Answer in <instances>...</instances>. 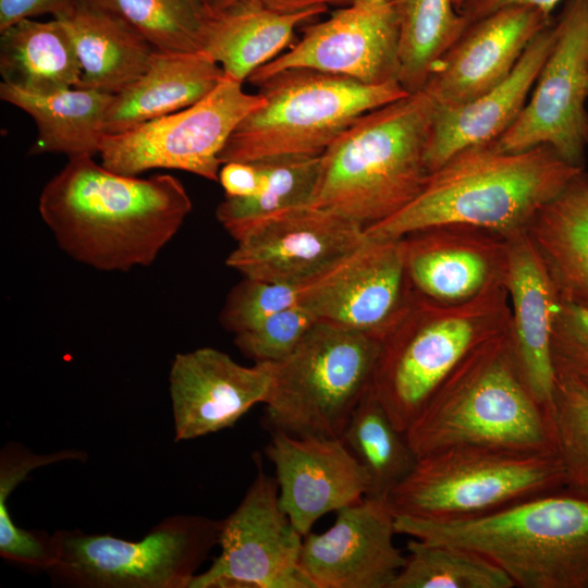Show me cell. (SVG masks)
Here are the masks:
<instances>
[{
	"label": "cell",
	"instance_id": "d590c367",
	"mask_svg": "<svg viewBox=\"0 0 588 588\" xmlns=\"http://www.w3.org/2000/svg\"><path fill=\"white\" fill-rule=\"evenodd\" d=\"M296 305H301L298 286L243 277L228 294L219 321L226 331L237 334Z\"/></svg>",
	"mask_w": 588,
	"mask_h": 588
},
{
	"label": "cell",
	"instance_id": "7bdbcfd3",
	"mask_svg": "<svg viewBox=\"0 0 588 588\" xmlns=\"http://www.w3.org/2000/svg\"><path fill=\"white\" fill-rule=\"evenodd\" d=\"M216 12H221L242 4L248 0H208Z\"/></svg>",
	"mask_w": 588,
	"mask_h": 588
},
{
	"label": "cell",
	"instance_id": "e0dca14e",
	"mask_svg": "<svg viewBox=\"0 0 588 588\" xmlns=\"http://www.w3.org/2000/svg\"><path fill=\"white\" fill-rule=\"evenodd\" d=\"M396 534L388 500L365 497L324 532L304 536L301 568L315 588H391L405 561Z\"/></svg>",
	"mask_w": 588,
	"mask_h": 588
},
{
	"label": "cell",
	"instance_id": "4316f807",
	"mask_svg": "<svg viewBox=\"0 0 588 588\" xmlns=\"http://www.w3.org/2000/svg\"><path fill=\"white\" fill-rule=\"evenodd\" d=\"M327 10L319 5L284 14L248 0L216 13L203 51L222 68L224 76L243 83L291 44L302 23Z\"/></svg>",
	"mask_w": 588,
	"mask_h": 588
},
{
	"label": "cell",
	"instance_id": "5b68a950",
	"mask_svg": "<svg viewBox=\"0 0 588 588\" xmlns=\"http://www.w3.org/2000/svg\"><path fill=\"white\" fill-rule=\"evenodd\" d=\"M509 330L469 354L406 429L417 457L465 445L555 452L548 413L520 373Z\"/></svg>",
	"mask_w": 588,
	"mask_h": 588
},
{
	"label": "cell",
	"instance_id": "8d00e7d4",
	"mask_svg": "<svg viewBox=\"0 0 588 588\" xmlns=\"http://www.w3.org/2000/svg\"><path fill=\"white\" fill-rule=\"evenodd\" d=\"M318 322L303 305L281 310L258 326L234 334L238 351L254 363H278L286 358Z\"/></svg>",
	"mask_w": 588,
	"mask_h": 588
},
{
	"label": "cell",
	"instance_id": "d4e9b609",
	"mask_svg": "<svg viewBox=\"0 0 588 588\" xmlns=\"http://www.w3.org/2000/svg\"><path fill=\"white\" fill-rule=\"evenodd\" d=\"M54 19L64 25L74 45L82 88L121 93L146 72L157 50L121 17L75 1L66 14Z\"/></svg>",
	"mask_w": 588,
	"mask_h": 588
},
{
	"label": "cell",
	"instance_id": "ac0fdd59",
	"mask_svg": "<svg viewBox=\"0 0 588 588\" xmlns=\"http://www.w3.org/2000/svg\"><path fill=\"white\" fill-rule=\"evenodd\" d=\"M273 363L243 366L213 347L175 355L169 391L174 440L185 441L231 428L269 392Z\"/></svg>",
	"mask_w": 588,
	"mask_h": 588
},
{
	"label": "cell",
	"instance_id": "9a60e30c",
	"mask_svg": "<svg viewBox=\"0 0 588 588\" xmlns=\"http://www.w3.org/2000/svg\"><path fill=\"white\" fill-rule=\"evenodd\" d=\"M299 287V304L318 321L382 339L412 284L404 238L366 240Z\"/></svg>",
	"mask_w": 588,
	"mask_h": 588
},
{
	"label": "cell",
	"instance_id": "ba28073f",
	"mask_svg": "<svg viewBox=\"0 0 588 588\" xmlns=\"http://www.w3.org/2000/svg\"><path fill=\"white\" fill-rule=\"evenodd\" d=\"M380 339L318 321L284 359L273 363L264 420L270 431L341 438L371 385Z\"/></svg>",
	"mask_w": 588,
	"mask_h": 588
},
{
	"label": "cell",
	"instance_id": "d6a6232c",
	"mask_svg": "<svg viewBox=\"0 0 588 588\" xmlns=\"http://www.w3.org/2000/svg\"><path fill=\"white\" fill-rule=\"evenodd\" d=\"M391 588H514L490 560L462 547L412 538Z\"/></svg>",
	"mask_w": 588,
	"mask_h": 588
},
{
	"label": "cell",
	"instance_id": "836d02e7",
	"mask_svg": "<svg viewBox=\"0 0 588 588\" xmlns=\"http://www.w3.org/2000/svg\"><path fill=\"white\" fill-rule=\"evenodd\" d=\"M264 173L260 189L248 197H226L216 218L232 236L244 225L267 215L309 204L319 173L320 156L256 161Z\"/></svg>",
	"mask_w": 588,
	"mask_h": 588
},
{
	"label": "cell",
	"instance_id": "8992f818",
	"mask_svg": "<svg viewBox=\"0 0 588 588\" xmlns=\"http://www.w3.org/2000/svg\"><path fill=\"white\" fill-rule=\"evenodd\" d=\"M505 283L462 304L434 302L413 289L380 340L371 388L393 424L406 431L428 400L483 343L510 329Z\"/></svg>",
	"mask_w": 588,
	"mask_h": 588
},
{
	"label": "cell",
	"instance_id": "ab89813d",
	"mask_svg": "<svg viewBox=\"0 0 588 588\" xmlns=\"http://www.w3.org/2000/svg\"><path fill=\"white\" fill-rule=\"evenodd\" d=\"M74 0H0V32L25 19L42 14L54 17L66 14Z\"/></svg>",
	"mask_w": 588,
	"mask_h": 588
},
{
	"label": "cell",
	"instance_id": "e575fe53",
	"mask_svg": "<svg viewBox=\"0 0 588 588\" xmlns=\"http://www.w3.org/2000/svg\"><path fill=\"white\" fill-rule=\"evenodd\" d=\"M555 378L548 412L553 448L564 471L565 488L588 497V384L573 376Z\"/></svg>",
	"mask_w": 588,
	"mask_h": 588
},
{
	"label": "cell",
	"instance_id": "cb8c5ba5",
	"mask_svg": "<svg viewBox=\"0 0 588 588\" xmlns=\"http://www.w3.org/2000/svg\"><path fill=\"white\" fill-rule=\"evenodd\" d=\"M222 68L204 51L156 50L146 72L113 96L105 134H117L185 109L209 95L223 79Z\"/></svg>",
	"mask_w": 588,
	"mask_h": 588
},
{
	"label": "cell",
	"instance_id": "60d3db41",
	"mask_svg": "<svg viewBox=\"0 0 588 588\" xmlns=\"http://www.w3.org/2000/svg\"><path fill=\"white\" fill-rule=\"evenodd\" d=\"M562 0H462L456 9L469 22H474L507 7H530L550 15Z\"/></svg>",
	"mask_w": 588,
	"mask_h": 588
},
{
	"label": "cell",
	"instance_id": "7dc6e473",
	"mask_svg": "<svg viewBox=\"0 0 588 588\" xmlns=\"http://www.w3.org/2000/svg\"><path fill=\"white\" fill-rule=\"evenodd\" d=\"M587 7H588V0H587Z\"/></svg>",
	"mask_w": 588,
	"mask_h": 588
},
{
	"label": "cell",
	"instance_id": "7c38bea8",
	"mask_svg": "<svg viewBox=\"0 0 588 588\" xmlns=\"http://www.w3.org/2000/svg\"><path fill=\"white\" fill-rule=\"evenodd\" d=\"M588 7L567 0L555 22V40L514 124L492 147L503 152L548 145L566 162L585 168L588 146Z\"/></svg>",
	"mask_w": 588,
	"mask_h": 588
},
{
	"label": "cell",
	"instance_id": "3957f363",
	"mask_svg": "<svg viewBox=\"0 0 588 588\" xmlns=\"http://www.w3.org/2000/svg\"><path fill=\"white\" fill-rule=\"evenodd\" d=\"M436 103L419 90L356 119L320 156L310 204L364 229L395 215L422 191Z\"/></svg>",
	"mask_w": 588,
	"mask_h": 588
},
{
	"label": "cell",
	"instance_id": "6da1fadb",
	"mask_svg": "<svg viewBox=\"0 0 588 588\" xmlns=\"http://www.w3.org/2000/svg\"><path fill=\"white\" fill-rule=\"evenodd\" d=\"M38 210L73 260L125 272L156 260L179 233L192 200L171 174L139 179L77 156L44 186Z\"/></svg>",
	"mask_w": 588,
	"mask_h": 588
},
{
	"label": "cell",
	"instance_id": "bcb514c9",
	"mask_svg": "<svg viewBox=\"0 0 588 588\" xmlns=\"http://www.w3.org/2000/svg\"><path fill=\"white\" fill-rule=\"evenodd\" d=\"M581 380H584L588 384V378H585V379H581Z\"/></svg>",
	"mask_w": 588,
	"mask_h": 588
},
{
	"label": "cell",
	"instance_id": "1f68e13d",
	"mask_svg": "<svg viewBox=\"0 0 588 588\" xmlns=\"http://www.w3.org/2000/svg\"><path fill=\"white\" fill-rule=\"evenodd\" d=\"M124 20L160 51H203L216 16L208 0H74Z\"/></svg>",
	"mask_w": 588,
	"mask_h": 588
},
{
	"label": "cell",
	"instance_id": "7402d4cb",
	"mask_svg": "<svg viewBox=\"0 0 588 588\" xmlns=\"http://www.w3.org/2000/svg\"><path fill=\"white\" fill-rule=\"evenodd\" d=\"M505 237L510 341L528 389L548 413L556 381L551 340L560 295L526 230Z\"/></svg>",
	"mask_w": 588,
	"mask_h": 588
},
{
	"label": "cell",
	"instance_id": "f35d334b",
	"mask_svg": "<svg viewBox=\"0 0 588 588\" xmlns=\"http://www.w3.org/2000/svg\"><path fill=\"white\" fill-rule=\"evenodd\" d=\"M264 173L259 162L232 161L223 163L219 180L226 197H248L261 187Z\"/></svg>",
	"mask_w": 588,
	"mask_h": 588
},
{
	"label": "cell",
	"instance_id": "ffe728a7",
	"mask_svg": "<svg viewBox=\"0 0 588 588\" xmlns=\"http://www.w3.org/2000/svg\"><path fill=\"white\" fill-rule=\"evenodd\" d=\"M552 22L530 7H507L478 19L434 65L425 90L438 107L474 100L503 82L534 37Z\"/></svg>",
	"mask_w": 588,
	"mask_h": 588
},
{
	"label": "cell",
	"instance_id": "52a82bcc",
	"mask_svg": "<svg viewBox=\"0 0 588 588\" xmlns=\"http://www.w3.org/2000/svg\"><path fill=\"white\" fill-rule=\"evenodd\" d=\"M257 87L265 103L235 127L221 164L321 156L360 115L409 95L399 81L368 85L304 68L278 72Z\"/></svg>",
	"mask_w": 588,
	"mask_h": 588
},
{
	"label": "cell",
	"instance_id": "5bb4252c",
	"mask_svg": "<svg viewBox=\"0 0 588 588\" xmlns=\"http://www.w3.org/2000/svg\"><path fill=\"white\" fill-rule=\"evenodd\" d=\"M232 237L225 265L245 278L302 285L359 246L365 229L331 210L304 204L261 217Z\"/></svg>",
	"mask_w": 588,
	"mask_h": 588
},
{
	"label": "cell",
	"instance_id": "4dcf8cb0",
	"mask_svg": "<svg viewBox=\"0 0 588 588\" xmlns=\"http://www.w3.org/2000/svg\"><path fill=\"white\" fill-rule=\"evenodd\" d=\"M399 24V75L403 88L422 90L434 65L470 22L454 0H391Z\"/></svg>",
	"mask_w": 588,
	"mask_h": 588
},
{
	"label": "cell",
	"instance_id": "603a6c76",
	"mask_svg": "<svg viewBox=\"0 0 588 588\" xmlns=\"http://www.w3.org/2000/svg\"><path fill=\"white\" fill-rule=\"evenodd\" d=\"M554 40L552 21L534 37L514 70L499 85L458 106H436L426 152L429 173L461 149L493 143L514 124Z\"/></svg>",
	"mask_w": 588,
	"mask_h": 588
},
{
	"label": "cell",
	"instance_id": "30bf717a",
	"mask_svg": "<svg viewBox=\"0 0 588 588\" xmlns=\"http://www.w3.org/2000/svg\"><path fill=\"white\" fill-rule=\"evenodd\" d=\"M221 525L222 520L180 514L135 541L56 530L58 560L46 572L54 586L66 588H189L219 544Z\"/></svg>",
	"mask_w": 588,
	"mask_h": 588
},
{
	"label": "cell",
	"instance_id": "f546056e",
	"mask_svg": "<svg viewBox=\"0 0 588 588\" xmlns=\"http://www.w3.org/2000/svg\"><path fill=\"white\" fill-rule=\"evenodd\" d=\"M341 439L368 476V498L388 500L418 461L405 432L393 424L371 385L354 409Z\"/></svg>",
	"mask_w": 588,
	"mask_h": 588
},
{
	"label": "cell",
	"instance_id": "2e32d148",
	"mask_svg": "<svg viewBox=\"0 0 588 588\" xmlns=\"http://www.w3.org/2000/svg\"><path fill=\"white\" fill-rule=\"evenodd\" d=\"M311 69L368 85L397 81L399 24L392 1L356 0L304 29L284 53L257 69L247 81L257 86L287 69Z\"/></svg>",
	"mask_w": 588,
	"mask_h": 588
},
{
	"label": "cell",
	"instance_id": "4fadbf2b",
	"mask_svg": "<svg viewBox=\"0 0 588 588\" xmlns=\"http://www.w3.org/2000/svg\"><path fill=\"white\" fill-rule=\"evenodd\" d=\"M256 477L222 519L220 554L189 588H315L301 568L304 536L279 503L277 480L255 454Z\"/></svg>",
	"mask_w": 588,
	"mask_h": 588
},
{
	"label": "cell",
	"instance_id": "484cf974",
	"mask_svg": "<svg viewBox=\"0 0 588 588\" xmlns=\"http://www.w3.org/2000/svg\"><path fill=\"white\" fill-rule=\"evenodd\" d=\"M525 230L560 297L588 306V172L577 173Z\"/></svg>",
	"mask_w": 588,
	"mask_h": 588
},
{
	"label": "cell",
	"instance_id": "c3c4849f",
	"mask_svg": "<svg viewBox=\"0 0 588 588\" xmlns=\"http://www.w3.org/2000/svg\"><path fill=\"white\" fill-rule=\"evenodd\" d=\"M388 1H391V0H388Z\"/></svg>",
	"mask_w": 588,
	"mask_h": 588
},
{
	"label": "cell",
	"instance_id": "f6af8a7d",
	"mask_svg": "<svg viewBox=\"0 0 588 588\" xmlns=\"http://www.w3.org/2000/svg\"><path fill=\"white\" fill-rule=\"evenodd\" d=\"M346 1H347L348 4H350V3H352V2H354V1H356V0H346Z\"/></svg>",
	"mask_w": 588,
	"mask_h": 588
},
{
	"label": "cell",
	"instance_id": "83f0119b",
	"mask_svg": "<svg viewBox=\"0 0 588 588\" xmlns=\"http://www.w3.org/2000/svg\"><path fill=\"white\" fill-rule=\"evenodd\" d=\"M114 95L91 88L70 87L35 95L4 83L1 100L20 108L36 124L30 154H63L69 158L99 154L105 118Z\"/></svg>",
	"mask_w": 588,
	"mask_h": 588
},
{
	"label": "cell",
	"instance_id": "44dd1931",
	"mask_svg": "<svg viewBox=\"0 0 588 588\" xmlns=\"http://www.w3.org/2000/svg\"><path fill=\"white\" fill-rule=\"evenodd\" d=\"M403 238L412 286L434 302L462 304L505 282L504 235L449 224L418 230Z\"/></svg>",
	"mask_w": 588,
	"mask_h": 588
},
{
	"label": "cell",
	"instance_id": "74e56055",
	"mask_svg": "<svg viewBox=\"0 0 588 588\" xmlns=\"http://www.w3.org/2000/svg\"><path fill=\"white\" fill-rule=\"evenodd\" d=\"M551 353L555 377L588 378V306L560 297Z\"/></svg>",
	"mask_w": 588,
	"mask_h": 588
},
{
	"label": "cell",
	"instance_id": "d6986e66",
	"mask_svg": "<svg viewBox=\"0 0 588 588\" xmlns=\"http://www.w3.org/2000/svg\"><path fill=\"white\" fill-rule=\"evenodd\" d=\"M266 455L275 469L280 506L303 536L324 514L357 503L368 492V476L341 438L271 431Z\"/></svg>",
	"mask_w": 588,
	"mask_h": 588
},
{
	"label": "cell",
	"instance_id": "f1b7e54d",
	"mask_svg": "<svg viewBox=\"0 0 588 588\" xmlns=\"http://www.w3.org/2000/svg\"><path fill=\"white\" fill-rule=\"evenodd\" d=\"M0 33L2 83L35 95L79 86L82 66L59 20L25 19Z\"/></svg>",
	"mask_w": 588,
	"mask_h": 588
},
{
	"label": "cell",
	"instance_id": "9c48e42d",
	"mask_svg": "<svg viewBox=\"0 0 588 588\" xmlns=\"http://www.w3.org/2000/svg\"><path fill=\"white\" fill-rule=\"evenodd\" d=\"M564 487L555 452L452 446L418 457L388 502L395 515L453 519L486 514Z\"/></svg>",
	"mask_w": 588,
	"mask_h": 588
},
{
	"label": "cell",
	"instance_id": "8fae6325",
	"mask_svg": "<svg viewBox=\"0 0 588 588\" xmlns=\"http://www.w3.org/2000/svg\"><path fill=\"white\" fill-rule=\"evenodd\" d=\"M265 103L243 83L224 76L198 102L117 134H105L101 164L134 175L151 169H174L209 181L219 180V156L238 123Z\"/></svg>",
	"mask_w": 588,
	"mask_h": 588
},
{
	"label": "cell",
	"instance_id": "b9f144b4",
	"mask_svg": "<svg viewBox=\"0 0 588 588\" xmlns=\"http://www.w3.org/2000/svg\"><path fill=\"white\" fill-rule=\"evenodd\" d=\"M265 8L284 14L301 12L319 5H346V0H258Z\"/></svg>",
	"mask_w": 588,
	"mask_h": 588
},
{
	"label": "cell",
	"instance_id": "277c9868",
	"mask_svg": "<svg viewBox=\"0 0 588 588\" xmlns=\"http://www.w3.org/2000/svg\"><path fill=\"white\" fill-rule=\"evenodd\" d=\"M397 534L473 550L519 588H588V497L567 488L463 518L395 515Z\"/></svg>",
	"mask_w": 588,
	"mask_h": 588
},
{
	"label": "cell",
	"instance_id": "ee69618b",
	"mask_svg": "<svg viewBox=\"0 0 588 588\" xmlns=\"http://www.w3.org/2000/svg\"><path fill=\"white\" fill-rule=\"evenodd\" d=\"M461 1L462 0H454L455 7H457Z\"/></svg>",
	"mask_w": 588,
	"mask_h": 588
},
{
	"label": "cell",
	"instance_id": "7a4b0ae2",
	"mask_svg": "<svg viewBox=\"0 0 588 588\" xmlns=\"http://www.w3.org/2000/svg\"><path fill=\"white\" fill-rule=\"evenodd\" d=\"M585 168L541 145L503 152L491 144L458 150L431 172L419 195L390 218L365 229L371 238H400L437 225H466L510 235Z\"/></svg>",
	"mask_w": 588,
	"mask_h": 588
}]
</instances>
